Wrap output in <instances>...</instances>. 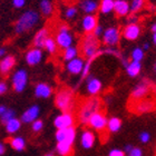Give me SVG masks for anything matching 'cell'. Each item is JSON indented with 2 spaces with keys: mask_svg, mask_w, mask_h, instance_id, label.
<instances>
[{
  "mask_svg": "<svg viewBox=\"0 0 156 156\" xmlns=\"http://www.w3.org/2000/svg\"><path fill=\"white\" fill-rule=\"evenodd\" d=\"M55 106L59 111L70 112L75 106V94L70 88H62L55 96Z\"/></svg>",
  "mask_w": 156,
  "mask_h": 156,
  "instance_id": "3957f363",
  "label": "cell"
},
{
  "mask_svg": "<svg viewBox=\"0 0 156 156\" xmlns=\"http://www.w3.org/2000/svg\"><path fill=\"white\" fill-rule=\"evenodd\" d=\"M5 153H6V145H5V143L0 142V156H2Z\"/></svg>",
  "mask_w": 156,
  "mask_h": 156,
  "instance_id": "f6af8a7d",
  "label": "cell"
},
{
  "mask_svg": "<svg viewBox=\"0 0 156 156\" xmlns=\"http://www.w3.org/2000/svg\"><path fill=\"white\" fill-rule=\"evenodd\" d=\"M49 36H50V30H49L48 27H42V28L38 29L33 38V46L35 48L42 49L44 42Z\"/></svg>",
  "mask_w": 156,
  "mask_h": 156,
  "instance_id": "603a6c76",
  "label": "cell"
},
{
  "mask_svg": "<svg viewBox=\"0 0 156 156\" xmlns=\"http://www.w3.org/2000/svg\"><path fill=\"white\" fill-rule=\"evenodd\" d=\"M99 49V39L93 35V34H85V36L81 39L80 51L83 56L87 59L95 55Z\"/></svg>",
  "mask_w": 156,
  "mask_h": 156,
  "instance_id": "8992f818",
  "label": "cell"
},
{
  "mask_svg": "<svg viewBox=\"0 0 156 156\" xmlns=\"http://www.w3.org/2000/svg\"><path fill=\"white\" fill-rule=\"evenodd\" d=\"M76 128L75 126L68 127V128H62V129H57L55 134V138L57 140V143L59 142H66L69 144H74L76 140Z\"/></svg>",
  "mask_w": 156,
  "mask_h": 156,
  "instance_id": "4fadbf2b",
  "label": "cell"
},
{
  "mask_svg": "<svg viewBox=\"0 0 156 156\" xmlns=\"http://www.w3.org/2000/svg\"><path fill=\"white\" fill-rule=\"evenodd\" d=\"M133 145H130V144H127L126 146H125V148H124V153L126 154V153H128V152H129L130 150H132V148H133Z\"/></svg>",
  "mask_w": 156,
  "mask_h": 156,
  "instance_id": "681fc988",
  "label": "cell"
},
{
  "mask_svg": "<svg viewBox=\"0 0 156 156\" xmlns=\"http://www.w3.org/2000/svg\"><path fill=\"white\" fill-rule=\"evenodd\" d=\"M154 89V83L148 78L142 79L134 86L133 90L130 93V99L134 101L145 99Z\"/></svg>",
  "mask_w": 156,
  "mask_h": 156,
  "instance_id": "5b68a950",
  "label": "cell"
},
{
  "mask_svg": "<svg viewBox=\"0 0 156 156\" xmlns=\"http://www.w3.org/2000/svg\"><path fill=\"white\" fill-rule=\"evenodd\" d=\"M42 59H44V51L40 48L33 47V48L28 49L25 54V62L27 65L31 66V67L38 66L42 62Z\"/></svg>",
  "mask_w": 156,
  "mask_h": 156,
  "instance_id": "7c38bea8",
  "label": "cell"
},
{
  "mask_svg": "<svg viewBox=\"0 0 156 156\" xmlns=\"http://www.w3.org/2000/svg\"><path fill=\"white\" fill-rule=\"evenodd\" d=\"M21 122H20L19 118H17V117H15V118H12V119H10L9 122H7L6 124H5V128H6V132L9 135H13V134L18 133L20 130V128H21Z\"/></svg>",
  "mask_w": 156,
  "mask_h": 156,
  "instance_id": "4316f807",
  "label": "cell"
},
{
  "mask_svg": "<svg viewBox=\"0 0 156 156\" xmlns=\"http://www.w3.org/2000/svg\"><path fill=\"white\" fill-rule=\"evenodd\" d=\"M97 25H98V18L96 15H85L81 18L80 27H81V30L85 34H91Z\"/></svg>",
  "mask_w": 156,
  "mask_h": 156,
  "instance_id": "ffe728a7",
  "label": "cell"
},
{
  "mask_svg": "<svg viewBox=\"0 0 156 156\" xmlns=\"http://www.w3.org/2000/svg\"><path fill=\"white\" fill-rule=\"evenodd\" d=\"M96 143V135L91 129H84L80 134V145L84 150H91Z\"/></svg>",
  "mask_w": 156,
  "mask_h": 156,
  "instance_id": "44dd1931",
  "label": "cell"
},
{
  "mask_svg": "<svg viewBox=\"0 0 156 156\" xmlns=\"http://www.w3.org/2000/svg\"><path fill=\"white\" fill-rule=\"evenodd\" d=\"M107 117L105 115L104 112H97L90 116V118L88 119L87 125L90 127L93 130H96V132H104L106 129V125H107Z\"/></svg>",
  "mask_w": 156,
  "mask_h": 156,
  "instance_id": "30bf717a",
  "label": "cell"
},
{
  "mask_svg": "<svg viewBox=\"0 0 156 156\" xmlns=\"http://www.w3.org/2000/svg\"><path fill=\"white\" fill-rule=\"evenodd\" d=\"M152 44L154 46L156 45V34H152Z\"/></svg>",
  "mask_w": 156,
  "mask_h": 156,
  "instance_id": "816d5d0a",
  "label": "cell"
},
{
  "mask_svg": "<svg viewBox=\"0 0 156 156\" xmlns=\"http://www.w3.org/2000/svg\"><path fill=\"white\" fill-rule=\"evenodd\" d=\"M122 119L119 117L113 116L111 117L109 119H107V125H106V129L109 132V133H117L119 132L120 128H122Z\"/></svg>",
  "mask_w": 156,
  "mask_h": 156,
  "instance_id": "f546056e",
  "label": "cell"
},
{
  "mask_svg": "<svg viewBox=\"0 0 156 156\" xmlns=\"http://www.w3.org/2000/svg\"><path fill=\"white\" fill-rule=\"evenodd\" d=\"M27 0H11V3H12L13 8L16 9H21L26 6Z\"/></svg>",
  "mask_w": 156,
  "mask_h": 156,
  "instance_id": "b9f144b4",
  "label": "cell"
},
{
  "mask_svg": "<svg viewBox=\"0 0 156 156\" xmlns=\"http://www.w3.org/2000/svg\"><path fill=\"white\" fill-rule=\"evenodd\" d=\"M113 12H115L118 18H123L130 15L129 8V0H114V9Z\"/></svg>",
  "mask_w": 156,
  "mask_h": 156,
  "instance_id": "7402d4cb",
  "label": "cell"
},
{
  "mask_svg": "<svg viewBox=\"0 0 156 156\" xmlns=\"http://www.w3.org/2000/svg\"><path fill=\"white\" fill-rule=\"evenodd\" d=\"M101 42L106 47H116L119 45L122 39L120 29L116 26H111L104 29V33L101 35Z\"/></svg>",
  "mask_w": 156,
  "mask_h": 156,
  "instance_id": "52a82bcc",
  "label": "cell"
},
{
  "mask_svg": "<svg viewBox=\"0 0 156 156\" xmlns=\"http://www.w3.org/2000/svg\"><path fill=\"white\" fill-rule=\"evenodd\" d=\"M122 33V37L128 41H135L142 35V26L136 21H130L124 27Z\"/></svg>",
  "mask_w": 156,
  "mask_h": 156,
  "instance_id": "9c48e42d",
  "label": "cell"
},
{
  "mask_svg": "<svg viewBox=\"0 0 156 156\" xmlns=\"http://www.w3.org/2000/svg\"><path fill=\"white\" fill-rule=\"evenodd\" d=\"M56 151L60 156H69L73 152V145L66 142H59L57 143Z\"/></svg>",
  "mask_w": 156,
  "mask_h": 156,
  "instance_id": "d6a6232c",
  "label": "cell"
},
{
  "mask_svg": "<svg viewBox=\"0 0 156 156\" xmlns=\"http://www.w3.org/2000/svg\"><path fill=\"white\" fill-rule=\"evenodd\" d=\"M9 145L11 146V148L17 152H23L26 148V140L23 136H15L11 137L9 140Z\"/></svg>",
  "mask_w": 156,
  "mask_h": 156,
  "instance_id": "83f0119b",
  "label": "cell"
},
{
  "mask_svg": "<svg viewBox=\"0 0 156 156\" xmlns=\"http://www.w3.org/2000/svg\"><path fill=\"white\" fill-rule=\"evenodd\" d=\"M39 115H40V107L38 105H31L21 114L20 122L23 124H31L33 122L38 119Z\"/></svg>",
  "mask_w": 156,
  "mask_h": 156,
  "instance_id": "d6986e66",
  "label": "cell"
},
{
  "mask_svg": "<svg viewBox=\"0 0 156 156\" xmlns=\"http://www.w3.org/2000/svg\"><path fill=\"white\" fill-rule=\"evenodd\" d=\"M42 49H44L47 54H49L50 56H54L55 54H57V51H58V46L56 44L55 38L51 36H49L48 38L45 40V42H44Z\"/></svg>",
  "mask_w": 156,
  "mask_h": 156,
  "instance_id": "f1b7e54d",
  "label": "cell"
},
{
  "mask_svg": "<svg viewBox=\"0 0 156 156\" xmlns=\"http://www.w3.org/2000/svg\"><path fill=\"white\" fill-rule=\"evenodd\" d=\"M142 68H143L142 67V62L130 60L125 66V72H126L127 76H129L130 78H136L142 73Z\"/></svg>",
  "mask_w": 156,
  "mask_h": 156,
  "instance_id": "484cf974",
  "label": "cell"
},
{
  "mask_svg": "<svg viewBox=\"0 0 156 156\" xmlns=\"http://www.w3.org/2000/svg\"><path fill=\"white\" fill-rule=\"evenodd\" d=\"M144 57H145V51L142 49V47H135L130 52V60H133V62H142Z\"/></svg>",
  "mask_w": 156,
  "mask_h": 156,
  "instance_id": "e575fe53",
  "label": "cell"
},
{
  "mask_svg": "<svg viewBox=\"0 0 156 156\" xmlns=\"http://www.w3.org/2000/svg\"><path fill=\"white\" fill-rule=\"evenodd\" d=\"M78 15V7L76 6H70L68 8H66L64 11V18L66 20H74Z\"/></svg>",
  "mask_w": 156,
  "mask_h": 156,
  "instance_id": "d590c367",
  "label": "cell"
},
{
  "mask_svg": "<svg viewBox=\"0 0 156 156\" xmlns=\"http://www.w3.org/2000/svg\"><path fill=\"white\" fill-rule=\"evenodd\" d=\"M138 138H140V143L147 144V143H150V142H151V138H152V136H151L150 132H147V130H144V132H142V133L140 134Z\"/></svg>",
  "mask_w": 156,
  "mask_h": 156,
  "instance_id": "f35d334b",
  "label": "cell"
},
{
  "mask_svg": "<svg viewBox=\"0 0 156 156\" xmlns=\"http://www.w3.org/2000/svg\"><path fill=\"white\" fill-rule=\"evenodd\" d=\"M75 125V116L70 112H64L55 117L54 119V126L57 129H62V128H68Z\"/></svg>",
  "mask_w": 156,
  "mask_h": 156,
  "instance_id": "8fae6325",
  "label": "cell"
},
{
  "mask_svg": "<svg viewBox=\"0 0 156 156\" xmlns=\"http://www.w3.org/2000/svg\"><path fill=\"white\" fill-rule=\"evenodd\" d=\"M7 109H8V107H7L6 105H3V104L0 105V116H1V115H2Z\"/></svg>",
  "mask_w": 156,
  "mask_h": 156,
  "instance_id": "c3c4849f",
  "label": "cell"
},
{
  "mask_svg": "<svg viewBox=\"0 0 156 156\" xmlns=\"http://www.w3.org/2000/svg\"><path fill=\"white\" fill-rule=\"evenodd\" d=\"M34 94L35 97L40 98V99H48L49 97H51L54 94V88L50 84L48 83H44L40 81L38 84H36L35 88H34Z\"/></svg>",
  "mask_w": 156,
  "mask_h": 156,
  "instance_id": "9a60e30c",
  "label": "cell"
},
{
  "mask_svg": "<svg viewBox=\"0 0 156 156\" xmlns=\"http://www.w3.org/2000/svg\"><path fill=\"white\" fill-rule=\"evenodd\" d=\"M155 109V103L151 99H140L135 101L133 107V112L136 114H147Z\"/></svg>",
  "mask_w": 156,
  "mask_h": 156,
  "instance_id": "ac0fdd59",
  "label": "cell"
},
{
  "mask_svg": "<svg viewBox=\"0 0 156 156\" xmlns=\"http://www.w3.org/2000/svg\"><path fill=\"white\" fill-rule=\"evenodd\" d=\"M103 33H104V27L101 26V25H97V26L95 27V29L93 30V35H94L96 38H101V35H103Z\"/></svg>",
  "mask_w": 156,
  "mask_h": 156,
  "instance_id": "ab89813d",
  "label": "cell"
},
{
  "mask_svg": "<svg viewBox=\"0 0 156 156\" xmlns=\"http://www.w3.org/2000/svg\"><path fill=\"white\" fill-rule=\"evenodd\" d=\"M86 91L90 97L98 96L103 90V81L95 76H88L86 79Z\"/></svg>",
  "mask_w": 156,
  "mask_h": 156,
  "instance_id": "5bb4252c",
  "label": "cell"
},
{
  "mask_svg": "<svg viewBox=\"0 0 156 156\" xmlns=\"http://www.w3.org/2000/svg\"><path fill=\"white\" fill-rule=\"evenodd\" d=\"M54 38H55V41L58 46V48L62 49V50L70 47V46H74V44H75V35L73 34L72 29L66 23H62L57 27L56 35Z\"/></svg>",
  "mask_w": 156,
  "mask_h": 156,
  "instance_id": "277c9868",
  "label": "cell"
},
{
  "mask_svg": "<svg viewBox=\"0 0 156 156\" xmlns=\"http://www.w3.org/2000/svg\"><path fill=\"white\" fill-rule=\"evenodd\" d=\"M44 128V122L41 119H36L35 122L31 123V129H33L34 133H40Z\"/></svg>",
  "mask_w": 156,
  "mask_h": 156,
  "instance_id": "74e56055",
  "label": "cell"
},
{
  "mask_svg": "<svg viewBox=\"0 0 156 156\" xmlns=\"http://www.w3.org/2000/svg\"><path fill=\"white\" fill-rule=\"evenodd\" d=\"M40 13L36 9H28L23 11L20 17L17 19L13 26V30L16 35H23L26 33H29L35 27H37L40 23Z\"/></svg>",
  "mask_w": 156,
  "mask_h": 156,
  "instance_id": "6da1fadb",
  "label": "cell"
},
{
  "mask_svg": "<svg viewBox=\"0 0 156 156\" xmlns=\"http://www.w3.org/2000/svg\"><path fill=\"white\" fill-rule=\"evenodd\" d=\"M103 108V101L99 97L94 96V97H89L88 99L81 104L78 111V119L81 124L87 125L88 119L90 118V116L97 112L101 111Z\"/></svg>",
  "mask_w": 156,
  "mask_h": 156,
  "instance_id": "7a4b0ae2",
  "label": "cell"
},
{
  "mask_svg": "<svg viewBox=\"0 0 156 156\" xmlns=\"http://www.w3.org/2000/svg\"><path fill=\"white\" fill-rule=\"evenodd\" d=\"M143 151L140 147H133L132 150L127 153V156H143Z\"/></svg>",
  "mask_w": 156,
  "mask_h": 156,
  "instance_id": "60d3db41",
  "label": "cell"
},
{
  "mask_svg": "<svg viewBox=\"0 0 156 156\" xmlns=\"http://www.w3.org/2000/svg\"><path fill=\"white\" fill-rule=\"evenodd\" d=\"M17 64L16 57L13 55H6L0 59V75L8 76Z\"/></svg>",
  "mask_w": 156,
  "mask_h": 156,
  "instance_id": "e0dca14e",
  "label": "cell"
},
{
  "mask_svg": "<svg viewBox=\"0 0 156 156\" xmlns=\"http://www.w3.org/2000/svg\"><path fill=\"white\" fill-rule=\"evenodd\" d=\"M151 33L152 34H156V23H152V26H151Z\"/></svg>",
  "mask_w": 156,
  "mask_h": 156,
  "instance_id": "f907efd6",
  "label": "cell"
},
{
  "mask_svg": "<svg viewBox=\"0 0 156 156\" xmlns=\"http://www.w3.org/2000/svg\"><path fill=\"white\" fill-rule=\"evenodd\" d=\"M15 117H16V112H15V109L8 108V109L0 116V122L5 125L7 122H9L10 119H12V118H15Z\"/></svg>",
  "mask_w": 156,
  "mask_h": 156,
  "instance_id": "8d00e7d4",
  "label": "cell"
},
{
  "mask_svg": "<svg viewBox=\"0 0 156 156\" xmlns=\"http://www.w3.org/2000/svg\"><path fill=\"white\" fill-rule=\"evenodd\" d=\"M142 49H143L144 51L150 50V49H151V42H145V44L143 45V47H142Z\"/></svg>",
  "mask_w": 156,
  "mask_h": 156,
  "instance_id": "7dc6e473",
  "label": "cell"
},
{
  "mask_svg": "<svg viewBox=\"0 0 156 156\" xmlns=\"http://www.w3.org/2000/svg\"><path fill=\"white\" fill-rule=\"evenodd\" d=\"M78 8L85 15H95L98 11V2L97 0H80Z\"/></svg>",
  "mask_w": 156,
  "mask_h": 156,
  "instance_id": "cb8c5ba5",
  "label": "cell"
},
{
  "mask_svg": "<svg viewBox=\"0 0 156 156\" xmlns=\"http://www.w3.org/2000/svg\"><path fill=\"white\" fill-rule=\"evenodd\" d=\"M55 11V5L51 0H40L39 1V13L44 17H51Z\"/></svg>",
  "mask_w": 156,
  "mask_h": 156,
  "instance_id": "d4e9b609",
  "label": "cell"
},
{
  "mask_svg": "<svg viewBox=\"0 0 156 156\" xmlns=\"http://www.w3.org/2000/svg\"><path fill=\"white\" fill-rule=\"evenodd\" d=\"M146 5V0H130L129 1V8H130V13L140 12V10L143 9L144 6Z\"/></svg>",
  "mask_w": 156,
  "mask_h": 156,
  "instance_id": "836d02e7",
  "label": "cell"
},
{
  "mask_svg": "<svg viewBox=\"0 0 156 156\" xmlns=\"http://www.w3.org/2000/svg\"><path fill=\"white\" fill-rule=\"evenodd\" d=\"M8 89H9V86L7 84V81L5 80L0 81V96L6 94L7 91H8Z\"/></svg>",
  "mask_w": 156,
  "mask_h": 156,
  "instance_id": "ee69618b",
  "label": "cell"
},
{
  "mask_svg": "<svg viewBox=\"0 0 156 156\" xmlns=\"http://www.w3.org/2000/svg\"><path fill=\"white\" fill-rule=\"evenodd\" d=\"M28 72L26 69L20 68L16 72H13L12 76H11V85H12V89L16 93H23L27 88L28 85Z\"/></svg>",
  "mask_w": 156,
  "mask_h": 156,
  "instance_id": "ba28073f",
  "label": "cell"
},
{
  "mask_svg": "<svg viewBox=\"0 0 156 156\" xmlns=\"http://www.w3.org/2000/svg\"><path fill=\"white\" fill-rule=\"evenodd\" d=\"M7 55V48L6 47H0V59Z\"/></svg>",
  "mask_w": 156,
  "mask_h": 156,
  "instance_id": "bcb514c9",
  "label": "cell"
},
{
  "mask_svg": "<svg viewBox=\"0 0 156 156\" xmlns=\"http://www.w3.org/2000/svg\"><path fill=\"white\" fill-rule=\"evenodd\" d=\"M85 59L83 57H76V58L66 62V72L72 76H80L81 70L84 68Z\"/></svg>",
  "mask_w": 156,
  "mask_h": 156,
  "instance_id": "2e32d148",
  "label": "cell"
},
{
  "mask_svg": "<svg viewBox=\"0 0 156 156\" xmlns=\"http://www.w3.org/2000/svg\"><path fill=\"white\" fill-rule=\"evenodd\" d=\"M114 9V0H101L98 3V10L103 15H109Z\"/></svg>",
  "mask_w": 156,
  "mask_h": 156,
  "instance_id": "1f68e13d",
  "label": "cell"
},
{
  "mask_svg": "<svg viewBox=\"0 0 156 156\" xmlns=\"http://www.w3.org/2000/svg\"><path fill=\"white\" fill-rule=\"evenodd\" d=\"M44 156H55V155H52V154H46V155H44Z\"/></svg>",
  "mask_w": 156,
  "mask_h": 156,
  "instance_id": "f5cc1de1",
  "label": "cell"
},
{
  "mask_svg": "<svg viewBox=\"0 0 156 156\" xmlns=\"http://www.w3.org/2000/svg\"><path fill=\"white\" fill-rule=\"evenodd\" d=\"M78 55H79V48L75 45L70 46L68 48L64 49V51H62V59H64V62H67L69 60L78 57Z\"/></svg>",
  "mask_w": 156,
  "mask_h": 156,
  "instance_id": "4dcf8cb0",
  "label": "cell"
},
{
  "mask_svg": "<svg viewBox=\"0 0 156 156\" xmlns=\"http://www.w3.org/2000/svg\"><path fill=\"white\" fill-rule=\"evenodd\" d=\"M108 156H126V154L124 153L123 150H119V148H113V150L109 151Z\"/></svg>",
  "mask_w": 156,
  "mask_h": 156,
  "instance_id": "7bdbcfd3",
  "label": "cell"
}]
</instances>
